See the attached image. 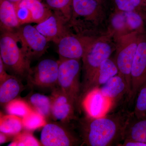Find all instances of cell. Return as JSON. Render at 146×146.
Returning <instances> with one entry per match:
<instances>
[{"label":"cell","mask_w":146,"mask_h":146,"mask_svg":"<svg viewBox=\"0 0 146 146\" xmlns=\"http://www.w3.org/2000/svg\"><path fill=\"white\" fill-rule=\"evenodd\" d=\"M112 104V101L103 96L99 88L89 91L82 101V104L87 115L96 118L106 115Z\"/></svg>","instance_id":"9a60e30c"},{"label":"cell","mask_w":146,"mask_h":146,"mask_svg":"<svg viewBox=\"0 0 146 146\" xmlns=\"http://www.w3.org/2000/svg\"><path fill=\"white\" fill-rule=\"evenodd\" d=\"M68 23L53 12L44 21L37 24L35 27L49 42L51 41L57 44L69 32Z\"/></svg>","instance_id":"5bb4252c"},{"label":"cell","mask_w":146,"mask_h":146,"mask_svg":"<svg viewBox=\"0 0 146 146\" xmlns=\"http://www.w3.org/2000/svg\"><path fill=\"white\" fill-rule=\"evenodd\" d=\"M132 114L135 117H146V80L141 86L136 99V104Z\"/></svg>","instance_id":"f1b7e54d"},{"label":"cell","mask_w":146,"mask_h":146,"mask_svg":"<svg viewBox=\"0 0 146 146\" xmlns=\"http://www.w3.org/2000/svg\"><path fill=\"white\" fill-rule=\"evenodd\" d=\"M130 114L119 112L97 118L87 115L80 121L82 144L89 146L117 145L124 141Z\"/></svg>","instance_id":"6da1fadb"},{"label":"cell","mask_w":146,"mask_h":146,"mask_svg":"<svg viewBox=\"0 0 146 146\" xmlns=\"http://www.w3.org/2000/svg\"><path fill=\"white\" fill-rule=\"evenodd\" d=\"M146 80V32L141 33L131 72V90L129 104H133L139 89Z\"/></svg>","instance_id":"30bf717a"},{"label":"cell","mask_w":146,"mask_h":146,"mask_svg":"<svg viewBox=\"0 0 146 146\" xmlns=\"http://www.w3.org/2000/svg\"><path fill=\"white\" fill-rule=\"evenodd\" d=\"M117 11H137L146 16V3L143 0H113Z\"/></svg>","instance_id":"484cf974"},{"label":"cell","mask_w":146,"mask_h":146,"mask_svg":"<svg viewBox=\"0 0 146 146\" xmlns=\"http://www.w3.org/2000/svg\"><path fill=\"white\" fill-rule=\"evenodd\" d=\"M11 137H12V136H9L8 134L1 132L0 133V144L1 145V144L6 143Z\"/></svg>","instance_id":"d6a6232c"},{"label":"cell","mask_w":146,"mask_h":146,"mask_svg":"<svg viewBox=\"0 0 146 146\" xmlns=\"http://www.w3.org/2000/svg\"><path fill=\"white\" fill-rule=\"evenodd\" d=\"M128 27L131 32H137L143 33L145 30L146 16L143 13L137 11L125 12Z\"/></svg>","instance_id":"d4e9b609"},{"label":"cell","mask_w":146,"mask_h":146,"mask_svg":"<svg viewBox=\"0 0 146 146\" xmlns=\"http://www.w3.org/2000/svg\"><path fill=\"white\" fill-rule=\"evenodd\" d=\"M125 140L146 143V117H135L131 113L125 132Z\"/></svg>","instance_id":"d6986e66"},{"label":"cell","mask_w":146,"mask_h":146,"mask_svg":"<svg viewBox=\"0 0 146 146\" xmlns=\"http://www.w3.org/2000/svg\"><path fill=\"white\" fill-rule=\"evenodd\" d=\"M50 99L51 115L54 120L67 123L74 119L75 104L58 86L53 89Z\"/></svg>","instance_id":"4fadbf2b"},{"label":"cell","mask_w":146,"mask_h":146,"mask_svg":"<svg viewBox=\"0 0 146 146\" xmlns=\"http://www.w3.org/2000/svg\"><path fill=\"white\" fill-rule=\"evenodd\" d=\"M0 23L3 32L14 33L21 26L15 5L8 0H0Z\"/></svg>","instance_id":"ac0fdd59"},{"label":"cell","mask_w":146,"mask_h":146,"mask_svg":"<svg viewBox=\"0 0 146 146\" xmlns=\"http://www.w3.org/2000/svg\"><path fill=\"white\" fill-rule=\"evenodd\" d=\"M109 36L98 37L82 58L83 80L81 83V96L100 65L104 60L110 58L116 48L110 40Z\"/></svg>","instance_id":"3957f363"},{"label":"cell","mask_w":146,"mask_h":146,"mask_svg":"<svg viewBox=\"0 0 146 146\" xmlns=\"http://www.w3.org/2000/svg\"><path fill=\"white\" fill-rule=\"evenodd\" d=\"M141 33L132 32L116 39V54L114 59L117 66L119 74L124 78L127 84L129 94L131 90V67Z\"/></svg>","instance_id":"5b68a950"},{"label":"cell","mask_w":146,"mask_h":146,"mask_svg":"<svg viewBox=\"0 0 146 146\" xmlns=\"http://www.w3.org/2000/svg\"><path fill=\"white\" fill-rule=\"evenodd\" d=\"M14 5L21 25L32 23H39L52 13L42 0H23Z\"/></svg>","instance_id":"8fae6325"},{"label":"cell","mask_w":146,"mask_h":146,"mask_svg":"<svg viewBox=\"0 0 146 146\" xmlns=\"http://www.w3.org/2000/svg\"><path fill=\"white\" fill-rule=\"evenodd\" d=\"M64 123H47L43 127L41 133V143L44 146H72L82 144L81 138Z\"/></svg>","instance_id":"9c48e42d"},{"label":"cell","mask_w":146,"mask_h":146,"mask_svg":"<svg viewBox=\"0 0 146 146\" xmlns=\"http://www.w3.org/2000/svg\"><path fill=\"white\" fill-rule=\"evenodd\" d=\"M97 1H99L100 2H102L103 0H97Z\"/></svg>","instance_id":"e575fe53"},{"label":"cell","mask_w":146,"mask_h":146,"mask_svg":"<svg viewBox=\"0 0 146 146\" xmlns=\"http://www.w3.org/2000/svg\"><path fill=\"white\" fill-rule=\"evenodd\" d=\"M14 33L3 32L0 38V58L6 69L18 76L28 78L32 72L31 60L25 55Z\"/></svg>","instance_id":"7a4b0ae2"},{"label":"cell","mask_w":146,"mask_h":146,"mask_svg":"<svg viewBox=\"0 0 146 146\" xmlns=\"http://www.w3.org/2000/svg\"><path fill=\"white\" fill-rule=\"evenodd\" d=\"M110 31L115 39L131 33L128 27L125 12L117 11L113 14L110 19Z\"/></svg>","instance_id":"7402d4cb"},{"label":"cell","mask_w":146,"mask_h":146,"mask_svg":"<svg viewBox=\"0 0 146 146\" xmlns=\"http://www.w3.org/2000/svg\"><path fill=\"white\" fill-rule=\"evenodd\" d=\"M101 3L97 0H72V13L68 23L73 31L85 33L89 23H96L102 12Z\"/></svg>","instance_id":"8992f818"},{"label":"cell","mask_w":146,"mask_h":146,"mask_svg":"<svg viewBox=\"0 0 146 146\" xmlns=\"http://www.w3.org/2000/svg\"><path fill=\"white\" fill-rule=\"evenodd\" d=\"M43 115L33 109L29 114L22 118L23 127L28 130H34L43 127L47 123Z\"/></svg>","instance_id":"4316f807"},{"label":"cell","mask_w":146,"mask_h":146,"mask_svg":"<svg viewBox=\"0 0 146 146\" xmlns=\"http://www.w3.org/2000/svg\"><path fill=\"white\" fill-rule=\"evenodd\" d=\"M143 1L146 3V0H143Z\"/></svg>","instance_id":"d590c367"},{"label":"cell","mask_w":146,"mask_h":146,"mask_svg":"<svg viewBox=\"0 0 146 146\" xmlns=\"http://www.w3.org/2000/svg\"><path fill=\"white\" fill-rule=\"evenodd\" d=\"M98 38L88 34L69 31L56 44L59 59L80 60Z\"/></svg>","instance_id":"52a82bcc"},{"label":"cell","mask_w":146,"mask_h":146,"mask_svg":"<svg viewBox=\"0 0 146 146\" xmlns=\"http://www.w3.org/2000/svg\"><path fill=\"white\" fill-rule=\"evenodd\" d=\"M122 146H146V143L131 140H125L123 141Z\"/></svg>","instance_id":"1f68e13d"},{"label":"cell","mask_w":146,"mask_h":146,"mask_svg":"<svg viewBox=\"0 0 146 146\" xmlns=\"http://www.w3.org/2000/svg\"><path fill=\"white\" fill-rule=\"evenodd\" d=\"M79 59H59L57 85L74 102L77 110L81 101L80 82L81 63Z\"/></svg>","instance_id":"277c9868"},{"label":"cell","mask_w":146,"mask_h":146,"mask_svg":"<svg viewBox=\"0 0 146 146\" xmlns=\"http://www.w3.org/2000/svg\"><path fill=\"white\" fill-rule=\"evenodd\" d=\"M46 5L54 11V13L66 22L70 21L72 13V0H45Z\"/></svg>","instance_id":"603a6c76"},{"label":"cell","mask_w":146,"mask_h":146,"mask_svg":"<svg viewBox=\"0 0 146 146\" xmlns=\"http://www.w3.org/2000/svg\"><path fill=\"white\" fill-rule=\"evenodd\" d=\"M6 69L5 65L1 58H0V84L3 83L11 76V75L7 74Z\"/></svg>","instance_id":"4dcf8cb0"},{"label":"cell","mask_w":146,"mask_h":146,"mask_svg":"<svg viewBox=\"0 0 146 146\" xmlns=\"http://www.w3.org/2000/svg\"><path fill=\"white\" fill-rule=\"evenodd\" d=\"M104 96L113 103L126 94L128 96L129 89L124 78L118 74L99 88Z\"/></svg>","instance_id":"e0dca14e"},{"label":"cell","mask_w":146,"mask_h":146,"mask_svg":"<svg viewBox=\"0 0 146 146\" xmlns=\"http://www.w3.org/2000/svg\"><path fill=\"white\" fill-rule=\"evenodd\" d=\"M40 143L31 132L21 131L14 136L13 141L9 146H42Z\"/></svg>","instance_id":"f546056e"},{"label":"cell","mask_w":146,"mask_h":146,"mask_svg":"<svg viewBox=\"0 0 146 146\" xmlns=\"http://www.w3.org/2000/svg\"><path fill=\"white\" fill-rule=\"evenodd\" d=\"M118 74L119 70L114 59L110 58L106 59L100 65L82 94V101L89 91L100 88Z\"/></svg>","instance_id":"2e32d148"},{"label":"cell","mask_w":146,"mask_h":146,"mask_svg":"<svg viewBox=\"0 0 146 146\" xmlns=\"http://www.w3.org/2000/svg\"><path fill=\"white\" fill-rule=\"evenodd\" d=\"M8 1H10V2L12 3L14 5H16L18 3L21 2L23 0H8Z\"/></svg>","instance_id":"836d02e7"},{"label":"cell","mask_w":146,"mask_h":146,"mask_svg":"<svg viewBox=\"0 0 146 146\" xmlns=\"http://www.w3.org/2000/svg\"><path fill=\"white\" fill-rule=\"evenodd\" d=\"M23 89L20 80L17 77L11 76L3 83L0 84V102L7 104L16 98Z\"/></svg>","instance_id":"ffe728a7"},{"label":"cell","mask_w":146,"mask_h":146,"mask_svg":"<svg viewBox=\"0 0 146 146\" xmlns=\"http://www.w3.org/2000/svg\"><path fill=\"white\" fill-rule=\"evenodd\" d=\"M6 110L9 114L23 118L32 110L31 106L23 100L15 99L6 104Z\"/></svg>","instance_id":"83f0119b"},{"label":"cell","mask_w":146,"mask_h":146,"mask_svg":"<svg viewBox=\"0 0 146 146\" xmlns=\"http://www.w3.org/2000/svg\"><path fill=\"white\" fill-rule=\"evenodd\" d=\"M14 33L25 55L30 60L44 53L49 42L36 28L30 25H21Z\"/></svg>","instance_id":"ba28073f"},{"label":"cell","mask_w":146,"mask_h":146,"mask_svg":"<svg viewBox=\"0 0 146 146\" xmlns=\"http://www.w3.org/2000/svg\"><path fill=\"white\" fill-rule=\"evenodd\" d=\"M23 127L22 118L15 115L1 116L0 131L11 136H15L22 131Z\"/></svg>","instance_id":"44dd1931"},{"label":"cell","mask_w":146,"mask_h":146,"mask_svg":"<svg viewBox=\"0 0 146 146\" xmlns=\"http://www.w3.org/2000/svg\"><path fill=\"white\" fill-rule=\"evenodd\" d=\"M58 60L45 59L37 64L29 77L32 84L43 88L54 87L57 85Z\"/></svg>","instance_id":"7c38bea8"},{"label":"cell","mask_w":146,"mask_h":146,"mask_svg":"<svg viewBox=\"0 0 146 146\" xmlns=\"http://www.w3.org/2000/svg\"><path fill=\"white\" fill-rule=\"evenodd\" d=\"M32 108L43 115L45 118L51 115L50 98L40 94H32L29 98Z\"/></svg>","instance_id":"cb8c5ba5"}]
</instances>
